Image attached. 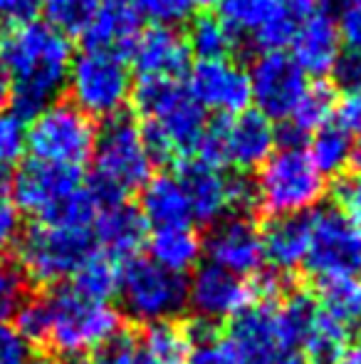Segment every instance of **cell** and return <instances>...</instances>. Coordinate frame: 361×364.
<instances>
[{
  "mask_svg": "<svg viewBox=\"0 0 361 364\" xmlns=\"http://www.w3.org/2000/svg\"><path fill=\"white\" fill-rule=\"evenodd\" d=\"M141 15L134 0H101L91 23L84 28L87 48L109 50L121 55L131 50L136 35L141 33Z\"/></svg>",
  "mask_w": 361,
  "mask_h": 364,
  "instance_id": "obj_23",
  "label": "cell"
},
{
  "mask_svg": "<svg viewBox=\"0 0 361 364\" xmlns=\"http://www.w3.org/2000/svg\"><path fill=\"white\" fill-rule=\"evenodd\" d=\"M45 300L48 340L57 355L77 357L101 352L121 335V312L109 302H96L72 288L52 290Z\"/></svg>",
  "mask_w": 361,
  "mask_h": 364,
  "instance_id": "obj_5",
  "label": "cell"
},
{
  "mask_svg": "<svg viewBox=\"0 0 361 364\" xmlns=\"http://www.w3.org/2000/svg\"><path fill=\"white\" fill-rule=\"evenodd\" d=\"M119 297L126 315L146 327L171 322L186 307V280L136 255L121 263Z\"/></svg>",
  "mask_w": 361,
  "mask_h": 364,
  "instance_id": "obj_12",
  "label": "cell"
},
{
  "mask_svg": "<svg viewBox=\"0 0 361 364\" xmlns=\"http://www.w3.org/2000/svg\"><path fill=\"white\" fill-rule=\"evenodd\" d=\"M292 55L289 58L297 63L304 75L324 77L332 75L342 50V30L339 20L327 8H314L304 13L297 23L292 35Z\"/></svg>",
  "mask_w": 361,
  "mask_h": 364,
  "instance_id": "obj_20",
  "label": "cell"
},
{
  "mask_svg": "<svg viewBox=\"0 0 361 364\" xmlns=\"http://www.w3.org/2000/svg\"><path fill=\"white\" fill-rule=\"evenodd\" d=\"M287 5L294 13H309L319 5V0H287Z\"/></svg>",
  "mask_w": 361,
  "mask_h": 364,
  "instance_id": "obj_50",
  "label": "cell"
},
{
  "mask_svg": "<svg viewBox=\"0 0 361 364\" xmlns=\"http://www.w3.org/2000/svg\"><path fill=\"white\" fill-rule=\"evenodd\" d=\"M277 144V129L267 117L245 109L235 117H223L206 127L196 156L213 166H231L240 171L260 168Z\"/></svg>",
  "mask_w": 361,
  "mask_h": 364,
  "instance_id": "obj_9",
  "label": "cell"
},
{
  "mask_svg": "<svg viewBox=\"0 0 361 364\" xmlns=\"http://www.w3.org/2000/svg\"><path fill=\"white\" fill-rule=\"evenodd\" d=\"M228 342L248 364H272L299 347L282 300H252L233 317Z\"/></svg>",
  "mask_w": 361,
  "mask_h": 364,
  "instance_id": "obj_14",
  "label": "cell"
},
{
  "mask_svg": "<svg viewBox=\"0 0 361 364\" xmlns=\"http://www.w3.org/2000/svg\"><path fill=\"white\" fill-rule=\"evenodd\" d=\"M10 201L20 213L35 216L38 223L91 230L101 203L82 183L77 168L52 166L45 161L20 164L10 173Z\"/></svg>",
  "mask_w": 361,
  "mask_h": 364,
  "instance_id": "obj_2",
  "label": "cell"
},
{
  "mask_svg": "<svg viewBox=\"0 0 361 364\" xmlns=\"http://www.w3.org/2000/svg\"><path fill=\"white\" fill-rule=\"evenodd\" d=\"M332 77L344 92H361V55L354 50L339 55Z\"/></svg>",
  "mask_w": 361,
  "mask_h": 364,
  "instance_id": "obj_45",
  "label": "cell"
},
{
  "mask_svg": "<svg viewBox=\"0 0 361 364\" xmlns=\"http://www.w3.org/2000/svg\"><path fill=\"white\" fill-rule=\"evenodd\" d=\"M3 43L5 38L0 35V102L8 100V80H5V68H3Z\"/></svg>",
  "mask_w": 361,
  "mask_h": 364,
  "instance_id": "obj_49",
  "label": "cell"
},
{
  "mask_svg": "<svg viewBox=\"0 0 361 364\" xmlns=\"http://www.w3.org/2000/svg\"><path fill=\"white\" fill-rule=\"evenodd\" d=\"M91 235L101 253L116 260H131L146 240V220L141 218L139 208L129 206L126 201L106 203L99 206Z\"/></svg>",
  "mask_w": 361,
  "mask_h": 364,
  "instance_id": "obj_22",
  "label": "cell"
},
{
  "mask_svg": "<svg viewBox=\"0 0 361 364\" xmlns=\"http://www.w3.org/2000/svg\"><path fill=\"white\" fill-rule=\"evenodd\" d=\"M334 105L337 102H334L332 87L322 85V82L307 87V92L302 95V100L297 102V107L287 119V144L322 129L329 122V117L334 114Z\"/></svg>",
  "mask_w": 361,
  "mask_h": 364,
  "instance_id": "obj_29",
  "label": "cell"
},
{
  "mask_svg": "<svg viewBox=\"0 0 361 364\" xmlns=\"http://www.w3.org/2000/svg\"><path fill=\"white\" fill-rule=\"evenodd\" d=\"M131 63L141 77H166V80H179L188 70L191 63V50L186 38L176 28L166 25H151L136 35L131 45Z\"/></svg>",
  "mask_w": 361,
  "mask_h": 364,
  "instance_id": "obj_21",
  "label": "cell"
},
{
  "mask_svg": "<svg viewBox=\"0 0 361 364\" xmlns=\"http://www.w3.org/2000/svg\"><path fill=\"white\" fill-rule=\"evenodd\" d=\"M334 124L349 136H361V92H344L342 100L334 105Z\"/></svg>",
  "mask_w": 361,
  "mask_h": 364,
  "instance_id": "obj_43",
  "label": "cell"
},
{
  "mask_svg": "<svg viewBox=\"0 0 361 364\" xmlns=\"http://www.w3.org/2000/svg\"><path fill=\"white\" fill-rule=\"evenodd\" d=\"M131 75L124 58L109 50L87 48L74 55L67 75L70 105H74L89 119L121 117L124 105L131 100Z\"/></svg>",
  "mask_w": 361,
  "mask_h": 364,
  "instance_id": "obj_7",
  "label": "cell"
},
{
  "mask_svg": "<svg viewBox=\"0 0 361 364\" xmlns=\"http://www.w3.org/2000/svg\"><path fill=\"white\" fill-rule=\"evenodd\" d=\"M131 100L146 122L141 132L154 161L196 151L208 127L206 114L179 80L141 77L131 87Z\"/></svg>",
  "mask_w": 361,
  "mask_h": 364,
  "instance_id": "obj_3",
  "label": "cell"
},
{
  "mask_svg": "<svg viewBox=\"0 0 361 364\" xmlns=\"http://www.w3.org/2000/svg\"><path fill=\"white\" fill-rule=\"evenodd\" d=\"M309 223V245L304 268L317 280L359 278L361 230L339 208H314Z\"/></svg>",
  "mask_w": 361,
  "mask_h": 364,
  "instance_id": "obj_13",
  "label": "cell"
},
{
  "mask_svg": "<svg viewBox=\"0 0 361 364\" xmlns=\"http://www.w3.org/2000/svg\"><path fill=\"white\" fill-rule=\"evenodd\" d=\"M201 255L203 240L191 225L154 230L149 238V260L179 278L198 268Z\"/></svg>",
  "mask_w": 361,
  "mask_h": 364,
  "instance_id": "obj_26",
  "label": "cell"
},
{
  "mask_svg": "<svg viewBox=\"0 0 361 364\" xmlns=\"http://www.w3.org/2000/svg\"><path fill=\"white\" fill-rule=\"evenodd\" d=\"M221 18L235 38H248L260 53H282L299 23L287 0H221Z\"/></svg>",
  "mask_w": 361,
  "mask_h": 364,
  "instance_id": "obj_16",
  "label": "cell"
},
{
  "mask_svg": "<svg viewBox=\"0 0 361 364\" xmlns=\"http://www.w3.org/2000/svg\"><path fill=\"white\" fill-rule=\"evenodd\" d=\"M203 253H208L211 265L245 280L252 275L257 278L265 263L260 230L245 216H231L213 225L211 235L203 243Z\"/></svg>",
  "mask_w": 361,
  "mask_h": 364,
  "instance_id": "obj_19",
  "label": "cell"
},
{
  "mask_svg": "<svg viewBox=\"0 0 361 364\" xmlns=\"http://www.w3.org/2000/svg\"><path fill=\"white\" fill-rule=\"evenodd\" d=\"M188 92L203 112L235 117L250 105V82L248 70L233 60H198L188 75Z\"/></svg>",
  "mask_w": 361,
  "mask_h": 364,
  "instance_id": "obj_18",
  "label": "cell"
},
{
  "mask_svg": "<svg viewBox=\"0 0 361 364\" xmlns=\"http://www.w3.org/2000/svg\"><path fill=\"white\" fill-rule=\"evenodd\" d=\"M250 102L272 122H287L307 92V75L287 53H260L248 70Z\"/></svg>",
  "mask_w": 361,
  "mask_h": 364,
  "instance_id": "obj_15",
  "label": "cell"
},
{
  "mask_svg": "<svg viewBox=\"0 0 361 364\" xmlns=\"http://www.w3.org/2000/svg\"><path fill=\"white\" fill-rule=\"evenodd\" d=\"M255 203L270 218H289L314 211L324 198V176L297 144L270 154L252 181Z\"/></svg>",
  "mask_w": 361,
  "mask_h": 364,
  "instance_id": "obj_6",
  "label": "cell"
},
{
  "mask_svg": "<svg viewBox=\"0 0 361 364\" xmlns=\"http://www.w3.org/2000/svg\"><path fill=\"white\" fill-rule=\"evenodd\" d=\"M139 213L146 225H154V230L191 225L193 220L191 206L176 173H156L144 183Z\"/></svg>",
  "mask_w": 361,
  "mask_h": 364,
  "instance_id": "obj_25",
  "label": "cell"
},
{
  "mask_svg": "<svg viewBox=\"0 0 361 364\" xmlns=\"http://www.w3.org/2000/svg\"><path fill=\"white\" fill-rule=\"evenodd\" d=\"M139 345L159 364H186L193 342L188 330L174 325V322H159V325L146 327L144 335L139 337Z\"/></svg>",
  "mask_w": 361,
  "mask_h": 364,
  "instance_id": "obj_33",
  "label": "cell"
},
{
  "mask_svg": "<svg viewBox=\"0 0 361 364\" xmlns=\"http://www.w3.org/2000/svg\"><path fill=\"white\" fill-rule=\"evenodd\" d=\"M99 364H159V362H154L141 350L136 337L119 335L114 342H109V345L101 350Z\"/></svg>",
  "mask_w": 361,
  "mask_h": 364,
  "instance_id": "obj_40",
  "label": "cell"
},
{
  "mask_svg": "<svg viewBox=\"0 0 361 364\" xmlns=\"http://www.w3.org/2000/svg\"><path fill=\"white\" fill-rule=\"evenodd\" d=\"M70 364H87V362H79V360H72V362H70Z\"/></svg>",
  "mask_w": 361,
  "mask_h": 364,
  "instance_id": "obj_56",
  "label": "cell"
},
{
  "mask_svg": "<svg viewBox=\"0 0 361 364\" xmlns=\"http://www.w3.org/2000/svg\"><path fill=\"white\" fill-rule=\"evenodd\" d=\"M30 345L20 337L15 325L0 320V364H30Z\"/></svg>",
  "mask_w": 361,
  "mask_h": 364,
  "instance_id": "obj_41",
  "label": "cell"
},
{
  "mask_svg": "<svg viewBox=\"0 0 361 364\" xmlns=\"http://www.w3.org/2000/svg\"><path fill=\"white\" fill-rule=\"evenodd\" d=\"M119 280H121V260L111 255L94 250L87 260L77 268L72 275L70 288L77 290L79 295L89 297L96 302H109L111 297L119 295Z\"/></svg>",
  "mask_w": 361,
  "mask_h": 364,
  "instance_id": "obj_27",
  "label": "cell"
},
{
  "mask_svg": "<svg viewBox=\"0 0 361 364\" xmlns=\"http://www.w3.org/2000/svg\"><path fill=\"white\" fill-rule=\"evenodd\" d=\"M30 280L18 260L0 258V320L18 315L20 307L30 300Z\"/></svg>",
  "mask_w": 361,
  "mask_h": 364,
  "instance_id": "obj_36",
  "label": "cell"
},
{
  "mask_svg": "<svg viewBox=\"0 0 361 364\" xmlns=\"http://www.w3.org/2000/svg\"><path fill=\"white\" fill-rule=\"evenodd\" d=\"M94 253V235L82 228L38 223L18 240V265L28 280L43 285L62 283Z\"/></svg>",
  "mask_w": 361,
  "mask_h": 364,
  "instance_id": "obj_10",
  "label": "cell"
},
{
  "mask_svg": "<svg viewBox=\"0 0 361 364\" xmlns=\"http://www.w3.org/2000/svg\"><path fill=\"white\" fill-rule=\"evenodd\" d=\"M349 337H352L349 327L339 325V322H334L332 317H327L319 310L317 320L309 327L307 337L302 342L304 352H307L304 360L309 364H337L347 352V347L352 345Z\"/></svg>",
  "mask_w": 361,
  "mask_h": 364,
  "instance_id": "obj_32",
  "label": "cell"
},
{
  "mask_svg": "<svg viewBox=\"0 0 361 364\" xmlns=\"http://www.w3.org/2000/svg\"><path fill=\"white\" fill-rule=\"evenodd\" d=\"M252 300V283L211 263L198 265L191 283H186V305L196 312L201 325L213 327V322L235 317Z\"/></svg>",
  "mask_w": 361,
  "mask_h": 364,
  "instance_id": "obj_17",
  "label": "cell"
},
{
  "mask_svg": "<svg viewBox=\"0 0 361 364\" xmlns=\"http://www.w3.org/2000/svg\"><path fill=\"white\" fill-rule=\"evenodd\" d=\"M141 18L154 20V25L176 28L193 13V0H134Z\"/></svg>",
  "mask_w": 361,
  "mask_h": 364,
  "instance_id": "obj_39",
  "label": "cell"
},
{
  "mask_svg": "<svg viewBox=\"0 0 361 364\" xmlns=\"http://www.w3.org/2000/svg\"><path fill=\"white\" fill-rule=\"evenodd\" d=\"M96 134L94 119L84 112L70 102H55L25 127V149L35 161L79 171L94 154Z\"/></svg>",
  "mask_w": 361,
  "mask_h": 364,
  "instance_id": "obj_8",
  "label": "cell"
},
{
  "mask_svg": "<svg viewBox=\"0 0 361 364\" xmlns=\"http://www.w3.org/2000/svg\"><path fill=\"white\" fill-rule=\"evenodd\" d=\"M342 5H347V8H354L357 13H361V0H344Z\"/></svg>",
  "mask_w": 361,
  "mask_h": 364,
  "instance_id": "obj_53",
  "label": "cell"
},
{
  "mask_svg": "<svg viewBox=\"0 0 361 364\" xmlns=\"http://www.w3.org/2000/svg\"><path fill=\"white\" fill-rule=\"evenodd\" d=\"M339 30H342V40H347L349 48L361 55V13L354 8L342 5V15H339Z\"/></svg>",
  "mask_w": 361,
  "mask_h": 364,
  "instance_id": "obj_47",
  "label": "cell"
},
{
  "mask_svg": "<svg viewBox=\"0 0 361 364\" xmlns=\"http://www.w3.org/2000/svg\"><path fill=\"white\" fill-rule=\"evenodd\" d=\"M186 45L198 60H228V55L235 48V35L223 23L221 15L203 13L193 18L188 25Z\"/></svg>",
  "mask_w": 361,
  "mask_h": 364,
  "instance_id": "obj_30",
  "label": "cell"
},
{
  "mask_svg": "<svg viewBox=\"0 0 361 364\" xmlns=\"http://www.w3.org/2000/svg\"><path fill=\"white\" fill-rule=\"evenodd\" d=\"M154 176V156L144 132L129 117H114L96 134L89 191L101 206L121 203Z\"/></svg>",
  "mask_w": 361,
  "mask_h": 364,
  "instance_id": "obj_4",
  "label": "cell"
},
{
  "mask_svg": "<svg viewBox=\"0 0 361 364\" xmlns=\"http://www.w3.org/2000/svg\"><path fill=\"white\" fill-rule=\"evenodd\" d=\"M307 156L312 159V164L322 176L342 173L354 156V139L337 124H324L309 139Z\"/></svg>",
  "mask_w": 361,
  "mask_h": 364,
  "instance_id": "obj_31",
  "label": "cell"
},
{
  "mask_svg": "<svg viewBox=\"0 0 361 364\" xmlns=\"http://www.w3.org/2000/svg\"><path fill=\"white\" fill-rule=\"evenodd\" d=\"M101 0H43L45 23L65 35H82Z\"/></svg>",
  "mask_w": 361,
  "mask_h": 364,
  "instance_id": "obj_34",
  "label": "cell"
},
{
  "mask_svg": "<svg viewBox=\"0 0 361 364\" xmlns=\"http://www.w3.org/2000/svg\"><path fill=\"white\" fill-rule=\"evenodd\" d=\"M262 258L274 275H289L297 268H304L309 245V223L304 216L272 218L260 233Z\"/></svg>",
  "mask_w": 361,
  "mask_h": 364,
  "instance_id": "obj_24",
  "label": "cell"
},
{
  "mask_svg": "<svg viewBox=\"0 0 361 364\" xmlns=\"http://www.w3.org/2000/svg\"><path fill=\"white\" fill-rule=\"evenodd\" d=\"M72 40L45 20L13 28L3 43V68L13 114L33 119L57 102L72 68Z\"/></svg>",
  "mask_w": 361,
  "mask_h": 364,
  "instance_id": "obj_1",
  "label": "cell"
},
{
  "mask_svg": "<svg viewBox=\"0 0 361 364\" xmlns=\"http://www.w3.org/2000/svg\"><path fill=\"white\" fill-rule=\"evenodd\" d=\"M354 164H357V173H361V144L357 146V149H354Z\"/></svg>",
  "mask_w": 361,
  "mask_h": 364,
  "instance_id": "obj_52",
  "label": "cell"
},
{
  "mask_svg": "<svg viewBox=\"0 0 361 364\" xmlns=\"http://www.w3.org/2000/svg\"><path fill=\"white\" fill-rule=\"evenodd\" d=\"M198 330L201 332H188L191 335V355H188L186 364H248L240 355L235 352V347L228 340H218L213 335L211 325H201L198 322Z\"/></svg>",
  "mask_w": 361,
  "mask_h": 364,
  "instance_id": "obj_35",
  "label": "cell"
},
{
  "mask_svg": "<svg viewBox=\"0 0 361 364\" xmlns=\"http://www.w3.org/2000/svg\"><path fill=\"white\" fill-rule=\"evenodd\" d=\"M43 10V0H0V23H10L13 28L33 23L35 15Z\"/></svg>",
  "mask_w": 361,
  "mask_h": 364,
  "instance_id": "obj_46",
  "label": "cell"
},
{
  "mask_svg": "<svg viewBox=\"0 0 361 364\" xmlns=\"http://www.w3.org/2000/svg\"><path fill=\"white\" fill-rule=\"evenodd\" d=\"M25 151V122L13 112L0 114V173H10V168L20 161Z\"/></svg>",
  "mask_w": 361,
  "mask_h": 364,
  "instance_id": "obj_37",
  "label": "cell"
},
{
  "mask_svg": "<svg viewBox=\"0 0 361 364\" xmlns=\"http://www.w3.org/2000/svg\"><path fill=\"white\" fill-rule=\"evenodd\" d=\"M193 5H206V8H211V5H221V0H193Z\"/></svg>",
  "mask_w": 361,
  "mask_h": 364,
  "instance_id": "obj_54",
  "label": "cell"
},
{
  "mask_svg": "<svg viewBox=\"0 0 361 364\" xmlns=\"http://www.w3.org/2000/svg\"><path fill=\"white\" fill-rule=\"evenodd\" d=\"M272 364H309L304 357H299L297 352H292V355H284V357H279V360H274Z\"/></svg>",
  "mask_w": 361,
  "mask_h": 364,
  "instance_id": "obj_51",
  "label": "cell"
},
{
  "mask_svg": "<svg viewBox=\"0 0 361 364\" xmlns=\"http://www.w3.org/2000/svg\"><path fill=\"white\" fill-rule=\"evenodd\" d=\"M337 364H361V342H354V345L347 347V352L342 355V360Z\"/></svg>",
  "mask_w": 361,
  "mask_h": 364,
  "instance_id": "obj_48",
  "label": "cell"
},
{
  "mask_svg": "<svg viewBox=\"0 0 361 364\" xmlns=\"http://www.w3.org/2000/svg\"><path fill=\"white\" fill-rule=\"evenodd\" d=\"M30 364H52V362H48V360H38V362H35V360H33Z\"/></svg>",
  "mask_w": 361,
  "mask_h": 364,
  "instance_id": "obj_55",
  "label": "cell"
},
{
  "mask_svg": "<svg viewBox=\"0 0 361 364\" xmlns=\"http://www.w3.org/2000/svg\"><path fill=\"white\" fill-rule=\"evenodd\" d=\"M317 307L334 322L349 327L361 320V280L327 278L317 280Z\"/></svg>",
  "mask_w": 361,
  "mask_h": 364,
  "instance_id": "obj_28",
  "label": "cell"
},
{
  "mask_svg": "<svg viewBox=\"0 0 361 364\" xmlns=\"http://www.w3.org/2000/svg\"><path fill=\"white\" fill-rule=\"evenodd\" d=\"M176 178L188 198L193 220L201 223L216 225L231 216H243V211L255 203V188L250 178L243 173L228 176L221 171V166H213L198 156L183 159Z\"/></svg>",
  "mask_w": 361,
  "mask_h": 364,
  "instance_id": "obj_11",
  "label": "cell"
},
{
  "mask_svg": "<svg viewBox=\"0 0 361 364\" xmlns=\"http://www.w3.org/2000/svg\"><path fill=\"white\" fill-rule=\"evenodd\" d=\"M339 211L361 230V173H352L337 186Z\"/></svg>",
  "mask_w": 361,
  "mask_h": 364,
  "instance_id": "obj_44",
  "label": "cell"
},
{
  "mask_svg": "<svg viewBox=\"0 0 361 364\" xmlns=\"http://www.w3.org/2000/svg\"><path fill=\"white\" fill-rule=\"evenodd\" d=\"M20 235H23V213L5 193H0V258L5 250L18 243Z\"/></svg>",
  "mask_w": 361,
  "mask_h": 364,
  "instance_id": "obj_42",
  "label": "cell"
},
{
  "mask_svg": "<svg viewBox=\"0 0 361 364\" xmlns=\"http://www.w3.org/2000/svg\"><path fill=\"white\" fill-rule=\"evenodd\" d=\"M15 330L28 345H45L48 340V310L45 300H28L15 315Z\"/></svg>",
  "mask_w": 361,
  "mask_h": 364,
  "instance_id": "obj_38",
  "label": "cell"
}]
</instances>
